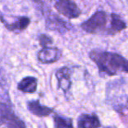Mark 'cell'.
Listing matches in <instances>:
<instances>
[{
  "instance_id": "cell-10",
  "label": "cell",
  "mask_w": 128,
  "mask_h": 128,
  "mask_svg": "<svg viewBox=\"0 0 128 128\" xmlns=\"http://www.w3.org/2000/svg\"><path fill=\"white\" fill-rule=\"evenodd\" d=\"M2 22L4 25V26L9 31L18 32L26 29V27L30 24V18H27V17H18V18H16V20L13 23L8 24L4 20H2Z\"/></svg>"
},
{
  "instance_id": "cell-6",
  "label": "cell",
  "mask_w": 128,
  "mask_h": 128,
  "mask_svg": "<svg viewBox=\"0 0 128 128\" xmlns=\"http://www.w3.org/2000/svg\"><path fill=\"white\" fill-rule=\"evenodd\" d=\"M56 78L58 80V85L60 90L67 92L70 89L71 80H70V70L67 67H63L58 70L55 73Z\"/></svg>"
},
{
  "instance_id": "cell-9",
  "label": "cell",
  "mask_w": 128,
  "mask_h": 128,
  "mask_svg": "<svg viewBox=\"0 0 128 128\" xmlns=\"http://www.w3.org/2000/svg\"><path fill=\"white\" fill-rule=\"evenodd\" d=\"M27 108L30 112L37 117H46L53 113L54 110L49 107L40 104L39 101H30L27 103Z\"/></svg>"
},
{
  "instance_id": "cell-8",
  "label": "cell",
  "mask_w": 128,
  "mask_h": 128,
  "mask_svg": "<svg viewBox=\"0 0 128 128\" xmlns=\"http://www.w3.org/2000/svg\"><path fill=\"white\" fill-rule=\"evenodd\" d=\"M46 26L50 28V30H55L60 32V34H64L70 29V27H71V26L67 24L64 20H62L59 17L53 14V16L46 17Z\"/></svg>"
},
{
  "instance_id": "cell-16",
  "label": "cell",
  "mask_w": 128,
  "mask_h": 128,
  "mask_svg": "<svg viewBox=\"0 0 128 128\" xmlns=\"http://www.w3.org/2000/svg\"><path fill=\"white\" fill-rule=\"evenodd\" d=\"M126 73H128V60H127V67H126Z\"/></svg>"
},
{
  "instance_id": "cell-15",
  "label": "cell",
  "mask_w": 128,
  "mask_h": 128,
  "mask_svg": "<svg viewBox=\"0 0 128 128\" xmlns=\"http://www.w3.org/2000/svg\"><path fill=\"white\" fill-rule=\"evenodd\" d=\"M105 128H116L115 126H107V127H105Z\"/></svg>"
},
{
  "instance_id": "cell-1",
  "label": "cell",
  "mask_w": 128,
  "mask_h": 128,
  "mask_svg": "<svg viewBox=\"0 0 128 128\" xmlns=\"http://www.w3.org/2000/svg\"><path fill=\"white\" fill-rule=\"evenodd\" d=\"M90 58L96 64L100 71L105 75L112 76L119 72H126L128 60L118 54L93 50L90 53Z\"/></svg>"
},
{
  "instance_id": "cell-2",
  "label": "cell",
  "mask_w": 128,
  "mask_h": 128,
  "mask_svg": "<svg viewBox=\"0 0 128 128\" xmlns=\"http://www.w3.org/2000/svg\"><path fill=\"white\" fill-rule=\"evenodd\" d=\"M84 32L91 34H106L110 35V15L104 11L96 12L88 20L81 25Z\"/></svg>"
},
{
  "instance_id": "cell-4",
  "label": "cell",
  "mask_w": 128,
  "mask_h": 128,
  "mask_svg": "<svg viewBox=\"0 0 128 128\" xmlns=\"http://www.w3.org/2000/svg\"><path fill=\"white\" fill-rule=\"evenodd\" d=\"M1 122L7 128H26L23 121L15 115L11 106L4 102L1 104Z\"/></svg>"
},
{
  "instance_id": "cell-11",
  "label": "cell",
  "mask_w": 128,
  "mask_h": 128,
  "mask_svg": "<svg viewBox=\"0 0 128 128\" xmlns=\"http://www.w3.org/2000/svg\"><path fill=\"white\" fill-rule=\"evenodd\" d=\"M18 90L24 93H34L37 90V79L32 76L25 77L18 82Z\"/></svg>"
},
{
  "instance_id": "cell-5",
  "label": "cell",
  "mask_w": 128,
  "mask_h": 128,
  "mask_svg": "<svg viewBox=\"0 0 128 128\" xmlns=\"http://www.w3.org/2000/svg\"><path fill=\"white\" fill-rule=\"evenodd\" d=\"M60 51L56 48H43L38 53V60L42 63H53L58 60L60 57Z\"/></svg>"
},
{
  "instance_id": "cell-13",
  "label": "cell",
  "mask_w": 128,
  "mask_h": 128,
  "mask_svg": "<svg viewBox=\"0 0 128 128\" xmlns=\"http://www.w3.org/2000/svg\"><path fill=\"white\" fill-rule=\"evenodd\" d=\"M54 123L55 128H73V123L71 118H66L57 114L54 116Z\"/></svg>"
},
{
  "instance_id": "cell-14",
  "label": "cell",
  "mask_w": 128,
  "mask_h": 128,
  "mask_svg": "<svg viewBox=\"0 0 128 128\" xmlns=\"http://www.w3.org/2000/svg\"><path fill=\"white\" fill-rule=\"evenodd\" d=\"M40 45L43 48H46L48 45H51L53 43V39L46 34H40L39 37Z\"/></svg>"
},
{
  "instance_id": "cell-12",
  "label": "cell",
  "mask_w": 128,
  "mask_h": 128,
  "mask_svg": "<svg viewBox=\"0 0 128 128\" xmlns=\"http://www.w3.org/2000/svg\"><path fill=\"white\" fill-rule=\"evenodd\" d=\"M126 27V24L124 21L115 13L110 14V35H115L119 32L123 31Z\"/></svg>"
},
{
  "instance_id": "cell-3",
  "label": "cell",
  "mask_w": 128,
  "mask_h": 128,
  "mask_svg": "<svg viewBox=\"0 0 128 128\" xmlns=\"http://www.w3.org/2000/svg\"><path fill=\"white\" fill-rule=\"evenodd\" d=\"M53 4L60 14L70 20L78 18L81 14V10L73 0H53Z\"/></svg>"
},
{
  "instance_id": "cell-7",
  "label": "cell",
  "mask_w": 128,
  "mask_h": 128,
  "mask_svg": "<svg viewBox=\"0 0 128 128\" xmlns=\"http://www.w3.org/2000/svg\"><path fill=\"white\" fill-rule=\"evenodd\" d=\"M78 128H99L101 123L95 114H82L77 120Z\"/></svg>"
}]
</instances>
